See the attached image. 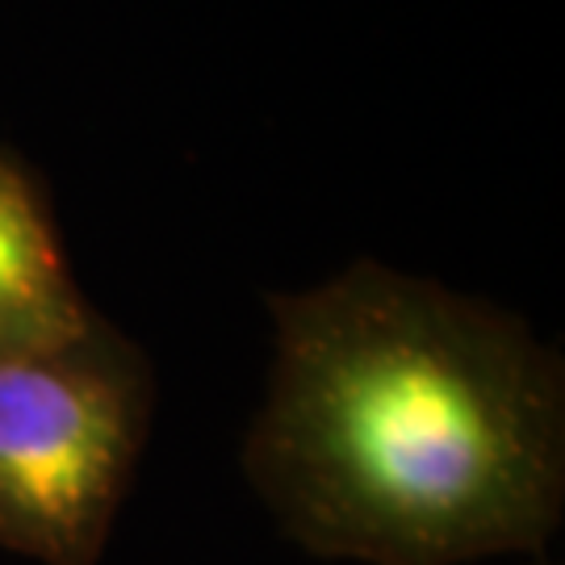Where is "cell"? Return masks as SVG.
I'll use <instances>...</instances> for the list:
<instances>
[{
    "label": "cell",
    "instance_id": "cell-1",
    "mask_svg": "<svg viewBox=\"0 0 565 565\" xmlns=\"http://www.w3.org/2000/svg\"><path fill=\"white\" fill-rule=\"evenodd\" d=\"M273 364L243 478L323 562L541 553L565 511L562 352L503 306L356 260L268 294Z\"/></svg>",
    "mask_w": 565,
    "mask_h": 565
},
{
    "label": "cell",
    "instance_id": "cell-2",
    "mask_svg": "<svg viewBox=\"0 0 565 565\" xmlns=\"http://www.w3.org/2000/svg\"><path fill=\"white\" fill-rule=\"evenodd\" d=\"M151 415V356L105 315L0 356V548L39 565L102 562Z\"/></svg>",
    "mask_w": 565,
    "mask_h": 565
},
{
    "label": "cell",
    "instance_id": "cell-3",
    "mask_svg": "<svg viewBox=\"0 0 565 565\" xmlns=\"http://www.w3.org/2000/svg\"><path fill=\"white\" fill-rule=\"evenodd\" d=\"M93 319L42 184L18 151L0 147V356L72 340Z\"/></svg>",
    "mask_w": 565,
    "mask_h": 565
}]
</instances>
